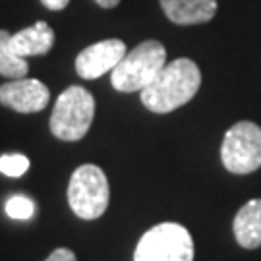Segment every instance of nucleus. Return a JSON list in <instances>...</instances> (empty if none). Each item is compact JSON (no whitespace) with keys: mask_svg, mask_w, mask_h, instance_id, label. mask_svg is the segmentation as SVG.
<instances>
[{"mask_svg":"<svg viewBox=\"0 0 261 261\" xmlns=\"http://www.w3.org/2000/svg\"><path fill=\"white\" fill-rule=\"evenodd\" d=\"M201 85V72L194 60L176 58L165 64L141 93V103L145 109L157 114H167L190 103Z\"/></svg>","mask_w":261,"mask_h":261,"instance_id":"f257e3e1","label":"nucleus"},{"mask_svg":"<svg viewBox=\"0 0 261 261\" xmlns=\"http://www.w3.org/2000/svg\"><path fill=\"white\" fill-rule=\"evenodd\" d=\"M167 64V50L159 41H143L126 53L118 66L111 72V84L116 91L134 93L143 91Z\"/></svg>","mask_w":261,"mask_h":261,"instance_id":"f03ea898","label":"nucleus"},{"mask_svg":"<svg viewBox=\"0 0 261 261\" xmlns=\"http://www.w3.org/2000/svg\"><path fill=\"white\" fill-rule=\"evenodd\" d=\"M95 118V99L85 87L72 85L60 93L50 114V134L62 141H80Z\"/></svg>","mask_w":261,"mask_h":261,"instance_id":"7ed1b4c3","label":"nucleus"},{"mask_svg":"<svg viewBox=\"0 0 261 261\" xmlns=\"http://www.w3.org/2000/svg\"><path fill=\"white\" fill-rule=\"evenodd\" d=\"M111 199V188L103 168L82 165L72 172L68 184V203L75 217L93 221L105 215Z\"/></svg>","mask_w":261,"mask_h":261,"instance_id":"20e7f679","label":"nucleus"},{"mask_svg":"<svg viewBox=\"0 0 261 261\" xmlns=\"http://www.w3.org/2000/svg\"><path fill=\"white\" fill-rule=\"evenodd\" d=\"M134 261H194V240L186 226L161 223L140 238Z\"/></svg>","mask_w":261,"mask_h":261,"instance_id":"39448f33","label":"nucleus"},{"mask_svg":"<svg viewBox=\"0 0 261 261\" xmlns=\"http://www.w3.org/2000/svg\"><path fill=\"white\" fill-rule=\"evenodd\" d=\"M221 161L232 174H250L261 167V128L255 122H236L224 134Z\"/></svg>","mask_w":261,"mask_h":261,"instance_id":"423d86ee","label":"nucleus"},{"mask_svg":"<svg viewBox=\"0 0 261 261\" xmlns=\"http://www.w3.org/2000/svg\"><path fill=\"white\" fill-rule=\"evenodd\" d=\"M126 56V45L120 39H105L89 45L75 56V72L84 80H97L112 72Z\"/></svg>","mask_w":261,"mask_h":261,"instance_id":"0eeeda50","label":"nucleus"},{"mask_svg":"<svg viewBox=\"0 0 261 261\" xmlns=\"http://www.w3.org/2000/svg\"><path fill=\"white\" fill-rule=\"evenodd\" d=\"M48 101H50V91L39 80L19 77L0 85V105L21 114L43 111Z\"/></svg>","mask_w":261,"mask_h":261,"instance_id":"6e6552de","label":"nucleus"},{"mask_svg":"<svg viewBox=\"0 0 261 261\" xmlns=\"http://www.w3.org/2000/svg\"><path fill=\"white\" fill-rule=\"evenodd\" d=\"M167 18L178 25L205 23L217 14V0H161Z\"/></svg>","mask_w":261,"mask_h":261,"instance_id":"1a4fd4ad","label":"nucleus"},{"mask_svg":"<svg viewBox=\"0 0 261 261\" xmlns=\"http://www.w3.org/2000/svg\"><path fill=\"white\" fill-rule=\"evenodd\" d=\"M10 43H12V48L23 58L47 55L55 45V31L50 29L47 21H37L35 25L14 33Z\"/></svg>","mask_w":261,"mask_h":261,"instance_id":"9d476101","label":"nucleus"},{"mask_svg":"<svg viewBox=\"0 0 261 261\" xmlns=\"http://www.w3.org/2000/svg\"><path fill=\"white\" fill-rule=\"evenodd\" d=\"M234 238L246 250L261 246V199H250L236 213L232 223Z\"/></svg>","mask_w":261,"mask_h":261,"instance_id":"9b49d317","label":"nucleus"},{"mask_svg":"<svg viewBox=\"0 0 261 261\" xmlns=\"http://www.w3.org/2000/svg\"><path fill=\"white\" fill-rule=\"evenodd\" d=\"M10 35L6 29H0V75L4 77H12V80H19L25 77L29 72V64L23 56H19L10 43Z\"/></svg>","mask_w":261,"mask_h":261,"instance_id":"f8f14e48","label":"nucleus"},{"mask_svg":"<svg viewBox=\"0 0 261 261\" xmlns=\"http://www.w3.org/2000/svg\"><path fill=\"white\" fill-rule=\"evenodd\" d=\"M29 157L21 155V153H8L0 157V172L4 176L10 178H19L28 172L29 168Z\"/></svg>","mask_w":261,"mask_h":261,"instance_id":"ddd939ff","label":"nucleus"},{"mask_svg":"<svg viewBox=\"0 0 261 261\" xmlns=\"http://www.w3.org/2000/svg\"><path fill=\"white\" fill-rule=\"evenodd\" d=\"M33 211H35V205L25 196H14L6 201V215L12 219L23 221V219H29L33 215Z\"/></svg>","mask_w":261,"mask_h":261,"instance_id":"4468645a","label":"nucleus"},{"mask_svg":"<svg viewBox=\"0 0 261 261\" xmlns=\"http://www.w3.org/2000/svg\"><path fill=\"white\" fill-rule=\"evenodd\" d=\"M45 261H77L75 257V253L72 250H68V248H56L55 252L48 255Z\"/></svg>","mask_w":261,"mask_h":261,"instance_id":"2eb2a0df","label":"nucleus"},{"mask_svg":"<svg viewBox=\"0 0 261 261\" xmlns=\"http://www.w3.org/2000/svg\"><path fill=\"white\" fill-rule=\"evenodd\" d=\"M41 4L47 10H53V12H58V10H64L70 0H41Z\"/></svg>","mask_w":261,"mask_h":261,"instance_id":"dca6fc26","label":"nucleus"},{"mask_svg":"<svg viewBox=\"0 0 261 261\" xmlns=\"http://www.w3.org/2000/svg\"><path fill=\"white\" fill-rule=\"evenodd\" d=\"M95 2H97L101 8H114V6H116L120 0H95Z\"/></svg>","mask_w":261,"mask_h":261,"instance_id":"f3484780","label":"nucleus"}]
</instances>
